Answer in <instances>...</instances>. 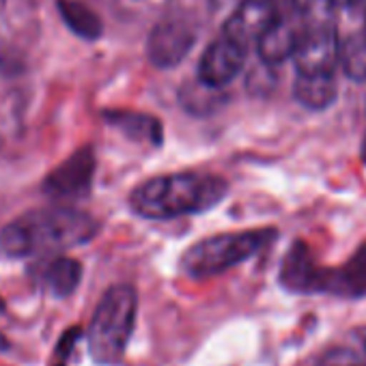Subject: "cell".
<instances>
[{"instance_id": "1", "label": "cell", "mask_w": 366, "mask_h": 366, "mask_svg": "<svg viewBox=\"0 0 366 366\" xmlns=\"http://www.w3.org/2000/svg\"><path fill=\"white\" fill-rule=\"evenodd\" d=\"M99 233V222L74 207L33 209L0 231V250L7 257H39L89 244Z\"/></svg>"}, {"instance_id": "2", "label": "cell", "mask_w": 366, "mask_h": 366, "mask_svg": "<svg viewBox=\"0 0 366 366\" xmlns=\"http://www.w3.org/2000/svg\"><path fill=\"white\" fill-rule=\"evenodd\" d=\"M227 190V181L216 174H157L134 188L129 194V205L140 218L172 220L214 209L224 201Z\"/></svg>"}, {"instance_id": "3", "label": "cell", "mask_w": 366, "mask_h": 366, "mask_svg": "<svg viewBox=\"0 0 366 366\" xmlns=\"http://www.w3.org/2000/svg\"><path fill=\"white\" fill-rule=\"evenodd\" d=\"M138 310L136 289L129 285L110 287L99 300L89 325V353L97 364H117L127 349Z\"/></svg>"}, {"instance_id": "4", "label": "cell", "mask_w": 366, "mask_h": 366, "mask_svg": "<svg viewBox=\"0 0 366 366\" xmlns=\"http://www.w3.org/2000/svg\"><path fill=\"white\" fill-rule=\"evenodd\" d=\"M276 235L278 233L274 229H252V231L220 233L201 239L199 244L183 252L181 272L194 280L214 278L254 257L259 250L272 244Z\"/></svg>"}, {"instance_id": "5", "label": "cell", "mask_w": 366, "mask_h": 366, "mask_svg": "<svg viewBox=\"0 0 366 366\" xmlns=\"http://www.w3.org/2000/svg\"><path fill=\"white\" fill-rule=\"evenodd\" d=\"M197 37L199 33L190 20L181 16H168L153 26L147 39V56L153 67L172 69L190 54Z\"/></svg>"}, {"instance_id": "6", "label": "cell", "mask_w": 366, "mask_h": 366, "mask_svg": "<svg viewBox=\"0 0 366 366\" xmlns=\"http://www.w3.org/2000/svg\"><path fill=\"white\" fill-rule=\"evenodd\" d=\"M95 172V153L91 147L78 149L63 164H59L44 181V194L52 199L86 197Z\"/></svg>"}, {"instance_id": "7", "label": "cell", "mask_w": 366, "mask_h": 366, "mask_svg": "<svg viewBox=\"0 0 366 366\" xmlns=\"http://www.w3.org/2000/svg\"><path fill=\"white\" fill-rule=\"evenodd\" d=\"M276 22L278 14L269 0H242L224 22L222 35L248 50V46H257Z\"/></svg>"}, {"instance_id": "8", "label": "cell", "mask_w": 366, "mask_h": 366, "mask_svg": "<svg viewBox=\"0 0 366 366\" xmlns=\"http://www.w3.org/2000/svg\"><path fill=\"white\" fill-rule=\"evenodd\" d=\"M248 50L237 46L235 41L220 35L216 41L207 46L199 63V80L214 89H224L231 84L246 65Z\"/></svg>"}, {"instance_id": "9", "label": "cell", "mask_w": 366, "mask_h": 366, "mask_svg": "<svg viewBox=\"0 0 366 366\" xmlns=\"http://www.w3.org/2000/svg\"><path fill=\"white\" fill-rule=\"evenodd\" d=\"M325 267L317 265L310 250L297 242L287 252L280 267V282L285 289L295 293H323L325 291Z\"/></svg>"}, {"instance_id": "10", "label": "cell", "mask_w": 366, "mask_h": 366, "mask_svg": "<svg viewBox=\"0 0 366 366\" xmlns=\"http://www.w3.org/2000/svg\"><path fill=\"white\" fill-rule=\"evenodd\" d=\"M31 278L46 293L54 297H67L78 289L82 280V265L76 259L54 257L33 263Z\"/></svg>"}, {"instance_id": "11", "label": "cell", "mask_w": 366, "mask_h": 366, "mask_svg": "<svg viewBox=\"0 0 366 366\" xmlns=\"http://www.w3.org/2000/svg\"><path fill=\"white\" fill-rule=\"evenodd\" d=\"M300 44V16L297 20H278L257 44L259 61L267 67H278L293 59Z\"/></svg>"}, {"instance_id": "12", "label": "cell", "mask_w": 366, "mask_h": 366, "mask_svg": "<svg viewBox=\"0 0 366 366\" xmlns=\"http://www.w3.org/2000/svg\"><path fill=\"white\" fill-rule=\"evenodd\" d=\"M345 297L366 295V244L338 269L325 272V291Z\"/></svg>"}, {"instance_id": "13", "label": "cell", "mask_w": 366, "mask_h": 366, "mask_svg": "<svg viewBox=\"0 0 366 366\" xmlns=\"http://www.w3.org/2000/svg\"><path fill=\"white\" fill-rule=\"evenodd\" d=\"M227 102H229V95L224 93V89L207 86L199 78L186 80L179 86V104H181V108L186 112H190V114H197V117L214 114Z\"/></svg>"}, {"instance_id": "14", "label": "cell", "mask_w": 366, "mask_h": 366, "mask_svg": "<svg viewBox=\"0 0 366 366\" xmlns=\"http://www.w3.org/2000/svg\"><path fill=\"white\" fill-rule=\"evenodd\" d=\"M336 80L334 76H295L293 97L308 110H325L336 102Z\"/></svg>"}, {"instance_id": "15", "label": "cell", "mask_w": 366, "mask_h": 366, "mask_svg": "<svg viewBox=\"0 0 366 366\" xmlns=\"http://www.w3.org/2000/svg\"><path fill=\"white\" fill-rule=\"evenodd\" d=\"M56 7L67 29L80 39L95 41L104 35L102 18L91 7L80 3V0H56Z\"/></svg>"}, {"instance_id": "16", "label": "cell", "mask_w": 366, "mask_h": 366, "mask_svg": "<svg viewBox=\"0 0 366 366\" xmlns=\"http://www.w3.org/2000/svg\"><path fill=\"white\" fill-rule=\"evenodd\" d=\"M106 119L110 121V125L119 127L132 138L151 140L153 144H159L162 140V125L153 117L136 112H106Z\"/></svg>"}, {"instance_id": "17", "label": "cell", "mask_w": 366, "mask_h": 366, "mask_svg": "<svg viewBox=\"0 0 366 366\" xmlns=\"http://www.w3.org/2000/svg\"><path fill=\"white\" fill-rule=\"evenodd\" d=\"M340 65L342 71L355 80H366V33H351L340 39Z\"/></svg>"}, {"instance_id": "18", "label": "cell", "mask_w": 366, "mask_h": 366, "mask_svg": "<svg viewBox=\"0 0 366 366\" xmlns=\"http://www.w3.org/2000/svg\"><path fill=\"white\" fill-rule=\"evenodd\" d=\"M278 14V20H293L300 16V0H269Z\"/></svg>"}, {"instance_id": "19", "label": "cell", "mask_w": 366, "mask_h": 366, "mask_svg": "<svg viewBox=\"0 0 366 366\" xmlns=\"http://www.w3.org/2000/svg\"><path fill=\"white\" fill-rule=\"evenodd\" d=\"M323 366H364V364L349 351H336L327 355Z\"/></svg>"}, {"instance_id": "20", "label": "cell", "mask_w": 366, "mask_h": 366, "mask_svg": "<svg viewBox=\"0 0 366 366\" xmlns=\"http://www.w3.org/2000/svg\"><path fill=\"white\" fill-rule=\"evenodd\" d=\"M336 5H342L355 14H364L366 16V0H336Z\"/></svg>"}, {"instance_id": "21", "label": "cell", "mask_w": 366, "mask_h": 366, "mask_svg": "<svg viewBox=\"0 0 366 366\" xmlns=\"http://www.w3.org/2000/svg\"><path fill=\"white\" fill-rule=\"evenodd\" d=\"M7 349H9V340L3 332H0V351H7Z\"/></svg>"}, {"instance_id": "22", "label": "cell", "mask_w": 366, "mask_h": 366, "mask_svg": "<svg viewBox=\"0 0 366 366\" xmlns=\"http://www.w3.org/2000/svg\"><path fill=\"white\" fill-rule=\"evenodd\" d=\"M362 159L366 162V140H364V144H362Z\"/></svg>"}, {"instance_id": "23", "label": "cell", "mask_w": 366, "mask_h": 366, "mask_svg": "<svg viewBox=\"0 0 366 366\" xmlns=\"http://www.w3.org/2000/svg\"><path fill=\"white\" fill-rule=\"evenodd\" d=\"M5 310V302H3V297H0V312Z\"/></svg>"}, {"instance_id": "24", "label": "cell", "mask_w": 366, "mask_h": 366, "mask_svg": "<svg viewBox=\"0 0 366 366\" xmlns=\"http://www.w3.org/2000/svg\"><path fill=\"white\" fill-rule=\"evenodd\" d=\"M364 22H366V16H364ZM364 33H366V29H364Z\"/></svg>"}, {"instance_id": "25", "label": "cell", "mask_w": 366, "mask_h": 366, "mask_svg": "<svg viewBox=\"0 0 366 366\" xmlns=\"http://www.w3.org/2000/svg\"><path fill=\"white\" fill-rule=\"evenodd\" d=\"M0 3H3V0H0Z\"/></svg>"}]
</instances>
